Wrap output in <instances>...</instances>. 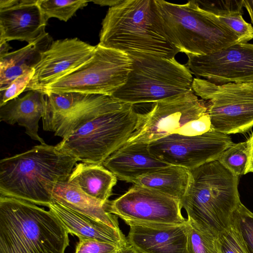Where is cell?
Returning <instances> with one entry per match:
<instances>
[{
    "instance_id": "1",
    "label": "cell",
    "mask_w": 253,
    "mask_h": 253,
    "mask_svg": "<svg viewBox=\"0 0 253 253\" xmlns=\"http://www.w3.org/2000/svg\"><path fill=\"white\" fill-rule=\"evenodd\" d=\"M74 157L45 143L0 161V196L47 207L58 182L68 178L76 164Z\"/></svg>"
},
{
    "instance_id": "2",
    "label": "cell",
    "mask_w": 253,
    "mask_h": 253,
    "mask_svg": "<svg viewBox=\"0 0 253 253\" xmlns=\"http://www.w3.org/2000/svg\"><path fill=\"white\" fill-rule=\"evenodd\" d=\"M99 45L128 55L175 58L154 0H125L110 7L102 22Z\"/></svg>"
},
{
    "instance_id": "3",
    "label": "cell",
    "mask_w": 253,
    "mask_h": 253,
    "mask_svg": "<svg viewBox=\"0 0 253 253\" xmlns=\"http://www.w3.org/2000/svg\"><path fill=\"white\" fill-rule=\"evenodd\" d=\"M69 233L57 217L34 204L0 197V253H65Z\"/></svg>"
},
{
    "instance_id": "4",
    "label": "cell",
    "mask_w": 253,
    "mask_h": 253,
    "mask_svg": "<svg viewBox=\"0 0 253 253\" xmlns=\"http://www.w3.org/2000/svg\"><path fill=\"white\" fill-rule=\"evenodd\" d=\"M190 170L191 180L180 201L182 208L188 218L218 236L232 224L241 203L239 177L217 160Z\"/></svg>"
},
{
    "instance_id": "5",
    "label": "cell",
    "mask_w": 253,
    "mask_h": 253,
    "mask_svg": "<svg viewBox=\"0 0 253 253\" xmlns=\"http://www.w3.org/2000/svg\"><path fill=\"white\" fill-rule=\"evenodd\" d=\"M170 42L186 55H207L240 43L238 38L196 0L175 4L154 0Z\"/></svg>"
},
{
    "instance_id": "6",
    "label": "cell",
    "mask_w": 253,
    "mask_h": 253,
    "mask_svg": "<svg viewBox=\"0 0 253 253\" xmlns=\"http://www.w3.org/2000/svg\"><path fill=\"white\" fill-rule=\"evenodd\" d=\"M132 69L126 83L112 97L125 103H155L192 90L193 77L175 58L129 55Z\"/></svg>"
},
{
    "instance_id": "7",
    "label": "cell",
    "mask_w": 253,
    "mask_h": 253,
    "mask_svg": "<svg viewBox=\"0 0 253 253\" xmlns=\"http://www.w3.org/2000/svg\"><path fill=\"white\" fill-rule=\"evenodd\" d=\"M138 117L134 105L125 103L122 107L87 122L56 147L78 161L102 165L127 142L136 129Z\"/></svg>"
},
{
    "instance_id": "8",
    "label": "cell",
    "mask_w": 253,
    "mask_h": 253,
    "mask_svg": "<svg viewBox=\"0 0 253 253\" xmlns=\"http://www.w3.org/2000/svg\"><path fill=\"white\" fill-rule=\"evenodd\" d=\"M132 63L127 54L98 44L87 62L47 86L43 93L77 92L112 96L126 83Z\"/></svg>"
},
{
    "instance_id": "9",
    "label": "cell",
    "mask_w": 253,
    "mask_h": 253,
    "mask_svg": "<svg viewBox=\"0 0 253 253\" xmlns=\"http://www.w3.org/2000/svg\"><path fill=\"white\" fill-rule=\"evenodd\" d=\"M192 90L208 101L211 129L229 135L244 133L253 126V83L216 84L194 78Z\"/></svg>"
},
{
    "instance_id": "10",
    "label": "cell",
    "mask_w": 253,
    "mask_h": 253,
    "mask_svg": "<svg viewBox=\"0 0 253 253\" xmlns=\"http://www.w3.org/2000/svg\"><path fill=\"white\" fill-rule=\"evenodd\" d=\"M105 210L128 225L185 224L180 201L157 191L133 184L125 194L105 204Z\"/></svg>"
},
{
    "instance_id": "11",
    "label": "cell",
    "mask_w": 253,
    "mask_h": 253,
    "mask_svg": "<svg viewBox=\"0 0 253 253\" xmlns=\"http://www.w3.org/2000/svg\"><path fill=\"white\" fill-rule=\"evenodd\" d=\"M207 104L199 99L193 90L154 103L151 109L139 113L136 130L126 143H150L177 133L187 123L207 113Z\"/></svg>"
},
{
    "instance_id": "12",
    "label": "cell",
    "mask_w": 253,
    "mask_h": 253,
    "mask_svg": "<svg viewBox=\"0 0 253 253\" xmlns=\"http://www.w3.org/2000/svg\"><path fill=\"white\" fill-rule=\"evenodd\" d=\"M233 143L229 135L211 129L193 136L172 134L150 143L148 150L164 163L192 170L217 160Z\"/></svg>"
},
{
    "instance_id": "13",
    "label": "cell",
    "mask_w": 253,
    "mask_h": 253,
    "mask_svg": "<svg viewBox=\"0 0 253 253\" xmlns=\"http://www.w3.org/2000/svg\"><path fill=\"white\" fill-rule=\"evenodd\" d=\"M197 78L216 84L253 83V44L238 43L204 55H186Z\"/></svg>"
},
{
    "instance_id": "14",
    "label": "cell",
    "mask_w": 253,
    "mask_h": 253,
    "mask_svg": "<svg viewBox=\"0 0 253 253\" xmlns=\"http://www.w3.org/2000/svg\"><path fill=\"white\" fill-rule=\"evenodd\" d=\"M95 47L76 38L53 41L33 68V75L25 91L43 92L47 86L87 62Z\"/></svg>"
},
{
    "instance_id": "15",
    "label": "cell",
    "mask_w": 253,
    "mask_h": 253,
    "mask_svg": "<svg viewBox=\"0 0 253 253\" xmlns=\"http://www.w3.org/2000/svg\"><path fill=\"white\" fill-rule=\"evenodd\" d=\"M124 104L112 96L100 94L76 98L44 116L42 127L65 139L87 122Z\"/></svg>"
},
{
    "instance_id": "16",
    "label": "cell",
    "mask_w": 253,
    "mask_h": 253,
    "mask_svg": "<svg viewBox=\"0 0 253 253\" xmlns=\"http://www.w3.org/2000/svg\"><path fill=\"white\" fill-rule=\"evenodd\" d=\"M38 0H0V41L35 42L45 34L47 21Z\"/></svg>"
},
{
    "instance_id": "17",
    "label": "cell",
    "mask_w": 253,
    "mask_h": 253,
    "mask_svg": "<svg viewBox=\"0 0 253 253\" xmlns=\"http://www.w3.org/2000/svg\"><path fill=\"white\" fill-rule=\"evenodd\" d=\"M129 227L128 243L140 253H187L186 223Z\"/></svg>"
},
{
    "instance_id": "18",
    "label": "cell",
    "mask_w": 253,
    "mask_h": 253,
    "mask_svg": "<svg viewBox=\"0 0 253 253\" xmlns=\"http://www.w3.org/2000/svg\"><path fill=\"white\" fill-rule=\"evenodd\" d=\"M120 180L134 183L139 176L169 165L152 156L148 144L126 143L103 162Z\"/></svg>"
},
{
    "instance_id": "19",
    "label": "cell",
    "mask_w": 253,
    "mask_h": 253,
    "mask_svg": "<svg viewBox=\"0 0 253 253\" xmlns=\"http://www.w3.org/2000/svg\"><path fill=\"white\" fill-rule=\"evenodd\" d=\"M45 94L29 90L22 97H16L0 106V120L8 125L16 123L24 127L25 133L32 139L44 144L38 134L39 122L43 116L45 109Z\"/></svg>"
},
{
    "instance_id": "20",
    "label": "cell",
    "mask_w": 253,
    "mask_h": 253,
    "mask_svg": "<svg viewBox=\"0 0 253 253\" xmlns=\"http://www.w3.org/2000/svg\"><path fill=\"white\" fill-rule=\"evenodd\" d=\"M67 230L79 239H88L116 244L122 247L128 244L121 230L78 213L53 200L48 206Z\"/></svg>"
},
{
    "instance_id": "21",
    "label": "cell",
    "mask_w": 253,
    "mask_h": 253,
    "mask_svg": "<svg viewBox=\"0 0 253 253\" xmlns=\"http://www.w3.org/2000/svg\"><path fill=\"white\" fill-rule=\"evenodd\" d=\"M52 197L53 200L78 213L121 230L118 216L105 210V204L87 195L68 180L55 184Z\"/></svg>"
},
{
    "instance_id": "22",
    "label": "cell",
    "mask_w": 253,
    "mask_h": 253,
    "mask_svg": "<svg viewBox=\"0 0 253 253\" xmlns=\"http://www.w3.org/2000/svg\"><path fill=\"white\" fill-rule=\"evenodd\" d=\"M53 41L48 33L34 42L0 57V90L34 68Z\"/></svg>"
},
{
    "instance_id": "23",
    "label": "cell",
    "mask_w": 253,
    "mask_h": 253,
    "mask_svg": "<svg viewBox=\"0 0 253 253\" xmlns=\"http://www.w3.org/2000/svg\"><path fill=\"white\" fill-rule=\"evenodd\" d=\"M68 181L87 195L106 204L112 195L117 178L103 165L81 162L76 164Z\"/></svg>"
},
{
    "instance_id": "24",
    "label": "cell",
    "mask_w": 253,
    "mask_h": 253,
    "mask_svg": "<svg viewBox=\"0 0 253 253\" xmlns=\"http://www.w3.org/2000/svg\"><path fill=\"white\" fill-rule=\"evenodd\" d=\"M191 180L189 169L169 165L138 177L133 184L157 191L180 201Z\"/></svg>"
},
{
    "instance_id": "25",
    "label": "cell",
    "mask_w": 253,
    "mask_h": 253,
    "mask_svg": "<svg viewBox=\"0 0 253 253\" xmlns=\"http://www.w3.org/2000/svg\"><path fill=\"white\" fill-rule=\"evenodd\" d=\"M200 6L211 13L228 27L238 38L240 43L253 39V27L243 17L244 0H197Z\"/></svg>"
},
{
    "instance_id": "26",
    "label": "cell",
    "mask_w": 253,
    "mask_h": 253,
    "mask_svg": "<svg viewBox=\"0 0 253 253\" xmlns=\"http://www.w3.org/2000/svg\"><path fill=\"white\" fill-rule=\"evenodd\" d=\"M187 253H220L217 235L187 218Z\"/></svg>"
},
{
    "instance_id": "27",
    "label": "cell",
    "mask_w": 253,
    "mask_h": 253,
    "mask_svg": "<svg viewBox=\"0 0 253 253\" xmlns=\"http://www.w3.org/2000/svg\"><path fill=\"white\" fill-rule=\"evenodd\" d=\"M89 1L84 0H38V4L47 22L51 18H56L67 22L77 11L86 6Z\"/></svg>"
},
{
    "instance_id": "28",
    "label": "cell",
    "mask_w": 253,
    "mask_h": 253,
    "mask_svg": "<svg viewBox=\"0 0 253 253\" xmlns=\"http://www.w3.org/2000/svg\"><path fill=\"white\" fill-rule=\"evenodd\" d=\"M249 157V144L245 142L233 143L220 156L218 161L234 175L246 174Z\"/></svg>"
},
{
    "instance_id": "29",
    "label": "cell",
    "mask_w": 253,
    "mask_h": 253,
    "mask_svg": "<svg viewBox=\"0 0 253 253\" xmlns=\"http://www.w3.org/2000/svg\"><path fill=\"white\" fill-rule=\"evenodd\" d=\"M217 241L220 253H250L234 220L227 228L219 233Z\"/></svg>"
},
{
    "instance_id": "30",
    "label": "cell",
    "mask_w": 253,
    "mask_h": 253,
    "mask_svg": "<svg viewBox=\"0 0 253 253\" xmlns=\"http://www.w3.org/2000/svg\"><path fill=\"white\" fill-rule=\"evenodd\" d=\"M234 220L239 228L250 253H253V212L242 203L236 210Z\"/></svg>"
},
{
    "instance_id": "31",
    "label": "cell",
    "mask_w": 253,
    "mask_h": 253,
    "mask_svg": "<svg viewBox=\"0 0 253 253\" xmlns=\"http://www.w3.org/2000/svg\"><path fill=\"white\" fill-rule=\"evenodd\" d=\"M123 247L116 244L88 239H80L75 253H120Z\"/></svg>"
},
{
    "instance_id": "32",
    "label": "cell",
    "mask_w": 253,
    "mask_h": 253,
    "mask_svg": "<svg viewBox=\"0 0 253 253\" xmlns=\"http://www.w3.org/2000/svg\"><path fill=\"white\" fill-rule=\"evenodd\" d=\"M34 73V69L27 71L13 80L5 88L0 90V106L17 97L25 91Z\"/></svg>"
},
{
    "instance_id": "33",
    "label": "cell",
    "mask_w": 253,
    "mask_h": 253,
    "mask_svg": "<svg viewBox=\"0 0 253 253\" xmlns=\"http://www.w3.org/2000/svg\"><path fill=\"white\" fill-rule=\"evenodd\" d=\"M211 129V119L207 113L182 126L177 133L188 136L202 135Z\"/></svg>"
},
{
    "instance_id": "34",
    "label": "cell",
    "mask_w": 253,
    "mask_h": 253,
    "mask_svg": "<svg viewBox=\"0 0 253 253\" xmlns=\"http://www.w3.org/2000/svg\"><path fill=\"white\" fill-rule=\"evenodd\" d=\"M247 140L249 144V157L246 174L253 172V133Z\"/></svg>"
},
{
    "instance_id": "35",
    "label": "cell",
    "mask_w": 253,
    "mask_h": 253,
    "mask_svg": "<svg viewBox=\"0 0 253 253\" xmlns=\"http://www.w3.org/2000/svg\"><path fill=\"white\" fill-rule=\"evenodd\" d=\"M122 0H89L95 4H98L101 6H109L111 7L114 6L122 1Z\"/></svg>"
},
{
    "instance_id": "36",
    "label": "cell",
    "mask_w": 253,
    "mask_h": 253,
    "mask_svg": "<svg viewBox=\"0 0 253 253\" xmlns=\"http://www.w3.org/2000/svg\"><path fill=\"white\" fill-rule=\"evenodd\" d=\"M244 7L246 8L253 25V0H244Z\"/></svg>"
},
{
    "instance_id": "37",
    "label": "cell",
    "mask_w": 253,
    "mask_h": 253,
    "mask_svg": "<svg viewBox=\"0 0 253 253\" xmlns=\"http://www.w3.org/2000/svg\"><path fill=\"white\" fill-rule=\"evenodd\" d=\"M11 48V47L7 43V42L0 41V57L8 53Z\"/></svg>"
},
{
    "instance_id": "38",
    "label": "cell",
    "mask_w": 253,
    "mask_h": 253,
    "mask_svg": "<svg viewBox=\"0 0 253 253\" xmlns=\"http://www.w3.org/2000/svg\"><path fill=\"white\" fill-rule=\"evenodd\" d=\"M120 253H140L132 246L127 244L123 247L120 252Z\"/></svg>"
}]
</instances>
